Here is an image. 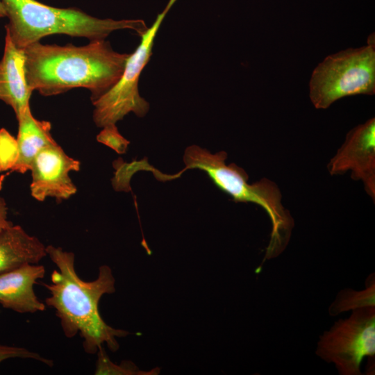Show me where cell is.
Wrapping results in <instances>:
<instances>
[{
    "label": "cell",
    "mask_w": 375,
    "mask_h": 375,
    "mask_svg": "<svg viewBox=\"0 0 375 375\" xmlns=\"http://www.w3.org/2000/svg\"><path fill=\"white\" fill-rule=\"evenodd\" d=\"M331 175L351 172L363 183L367 194L375 200V119L351 130L342 145L327 165Z\"/></svg>",
    "instance_id": "8"
},
{
    "label": "cell",
    "mask_w": 375,
    "mask_h": 375,
    "mask_svg": "<svg viewBox=\"0 0 375 375\" xmlns=\"http://www.w3.org/2000/svg\"><path fill=\"white\" fill-rule=\"evenodd\" d=\"M6 17V12L4 6L0 0V17Z\"/></svg>",
    "instance_id": "21"
},
{
    "label": "cell",
    "mask_w": 375,
    "mask_h": 375,
    "mask_svg": "<svg viewBox=\"0 0 375 375\" xmlns=\"http://www.w3.org/2000/svg\"><path fill=\"white\" fill-rule=\"evenodd\" d=\"M12 225L8 219V207L5 199L0 195V233Z\"/></svg>",
    "instance_id": "19"
},
{
    "label": "cell",
    "mask_w": 375,
    "mask_h": 375,
    "mask_svg": "<svg viewBox=\"0 0 375 375\" xmlns=\"http://www.w3.org/2000/svg\"><path fill=\"white\" fill-rule=\"evenodd\" d=\"M32 92L26 79L24 50L17 47L6 33L0 61V100L12 108L17 117L30 106Z\"/></svg>",
    "instance_id": "11"
},
{
    "label": "cell",
    "mask_w": 375,
    "mask_h": 375,
    "mask_svg": "<svg viewBox=\"0 0 375 375\" xmlns=\"http://www.w3.org/2000/svg\"><path fill=\"white\" fill-rule=\"evenodd\" d=\"M97 140L118 154H124L130 144V142L120 134L115 124L103 126L102 131L97 135Z\"/></svg>",
    "instance_id": "17"
},
{
    "label": "cell",
    "mask_w": 375,
    "mask_h": 375,
    "mask_svg": "<svg viewBox=\"0 0 375 375\" xmlns=\"http://www.w3.org/2000/svg\"><path fill=\"white\" fill-rule=\"evenodd\" d=\"M6 17V33L19 49L52 34H65L92 40H104L117 30H133L142 35L148 29L142 19H99L76 8L49 6L37 0H1Z\"/></svg>",
    "instance_id": "4"
},
{
    "label": "cell",
    "mask_w": 375,
    "mask_h": 375,
    "mask_svg": "<svg viewBox=\"0 0 375 375\" xmlns=\"http://www.w3.org/2000/svg\"><path fill=\"white\" fill-rule=\"evenodd\" d=\"M97 353L98 357L94 371L96 375H156L160 372L158 367L149 372L141 371L133 362L130 361H124L120 365H117L109 359L103 347L99 348Z\"/></svg>",
    "instance_id": "15"
},
{
    "label": "cell",
    "mask_w": 375,
    "mask_h": 375,
    "mask_svg": "<svg viewBox=\"0 0 375 375\" xmlns=\"http://www.w3.org/2000/svg\"><path fill=\"white\" fill-rule=\"evenodd\" d=\"M227 153L221 151L212 153L197 145L188 147L183 155L185 167L175 174H164L155 167L150 169L155 178L161 182L177 178L187 169H199L208 175L222 192L230 195L235 202L253 203L267 213L272 231L263 261L278 256L286 248L294 226L292 217L281 202L282 195L277 185L263 178L249 183V176L235 163L226 165Z\"/></svg>",
    "instance_id": "3"
},
{
    "label": "cell",
    "mask_w": 375,
    "mask_h": 375,
    "mask_svg": "<svg viewBox=\"0 0 375 375\" xmlns=\"http://www.w3.org/2000/svg\"><path fill=\"white\" fill-rule=\"evenodd\" d=\"M81 162L69 156L56 142L42 149L33 159L30 171L31 196L39 201L54 197L69 199L77 192L69 173L78 172Z\"/></svg>",
    "instance_id": "9"
},
{
    "label": "cell",
    "mask_w": 375,
    "mask_h": 375,
    "mask_svg": "<svg viewBox=\"0 0 375 375\" xmlns=\"http://www.w3.org/2000/svg\"><path fill=\"white\" fill-rule=\"evenodd\" d=\"M45 274L43 265L26 264L0 274V304L19 313L45 310V304L36 296L33 286Z\"/></svg>",
    "instance_id": "10"
},
{
    "label": "cell",
    "mask_w": 375,
    "mask_h": 375,
    "mask_svg": "<svg viewBox=\"0 0 375 375\" xmlns=\"http://www.w3.org/2000/svg\"><path fill=\"white\" fill-rule=\"evenodd\" d=\"M369 306H375L374 273L367 278L365 289L362 290H355L351 288L341 290L330 305L328 311L330 316L335 317L344 312Z\"/></svg>",
    "instance_id": "14"
},
{
    "label": "cell",
    "mask_w": 375,
    "mask_h": 375,
    "mask_svg": "<svg viewBox=\"0 0 375 375\" xmlns=\"http://www.w3.org/2000/svg\"><path fill=\"white\" fill-rule=\"evenodd\" d=\"M23 50L26 79L32 92L49 97L83 88L91 92L92 101L118 81L130 56L115 51L104 40L81 47L39 41Z\"/></svg>",
    "instance_id": "1"
},
{
    "label": "cell",
    "mask_w": 375,
    "mask_h": 375,
    "mask_svg": "<svg viewBox=\"0 0 375 375\" xmlns=\"http://www.w3.org/2000/svg\"><path fill=\"white\" fill-rule=\"evenodd\" d=\"M17 119V158L11 172L24 174L30 170L33 159L42 149L56 142L51 134V123L35 119L30 106L21 112Z\"/></svg>",
    "instance_id": "13"
},
{
    "label": "cell",
    "mask_w": 375,
    "mask_h": 375,
    "mask_svg": "<svg viewBox=\"0 0 375 375\" xmlns=\"http://www.w3.org/2000/svg\"><path fill=\"white\" fill-rule=\"evenodd\" d=\"M46 252L58 269L52 272L49 283H42L50 293L44 301L55 310L64 335L72 338L79 333L84 351L89 354L96 353L104 343L116 351L119 347L116 338L129 333L110 326L99 313L101 297L115 292L110 267L100 266L97 278L85 281L76 271L73 252L53 245L47 246Z\"/></svg>",
    "instance_id": "2"
},
{
    "label": "cell",
    "mask_w": 375,
    "mask_h": 375,
    "mask_svg": "<svg viewBox=\"0 0 375 375\" xmlns=\"http://www.w3.org/2000/svg\"><path fill=\"white\" fill-rule=\"evenodd\" d=\"M176 1L169 0L152 26L140 36V44L130 54L118 81L99 98L92 101L94 106L92 117L97 126L103 128L108 124H115L131 112L142 117L149 111V103L139 94V78L150 60L158 31Z\"/></svg>",
    "instance_id": "6"
},
{
    "label": "cell",
    "mask_w": 375,
    "mask_h": 375,
    "mask_svg": "<svg viewBox=\"0 0 375 375\" xmlns=\"http://www.w3.org/2000/svg\"><path fill=\"white\" fill-rule=\"evenodd\" d=\"M17 158V139L4 128L0 130V172L10 169Z\"/></svg>",
    "instance_id": "16"
},
{
    "label": "cell",
    "mask_w": 375,
    "mask_h": 375,
    "mask_svg": "<svg viewBox=\"0 0 375 375\" xmlns=\"http://www.w3.org/2000/svg\"><path fill=\"white\" fill-rule=\"evenodd\" d=\"M46 256L44 244L19 225L12 224L0 233V274L38 264Z\"/></svg>",
    "instance_id": "12"
},
{
    "label": "cell",
    "mask_w": 375,
    "mask_h": 375,
    "mask_svg": "<svg viewBox=\"0 0 375 375\" xmlns=\"http://www.w3.org/2000/svg\"><path fill=\"white\" fill-rule=\"evenodd\" d=\"M315 353L333 363L340 375H362V360L375 355V306L353 310L336 321L319 336Z\"/></svg>",
    "instance_id": "7"
},
{
    "label": "cell",
    "mask_w": 375,
    "mask_h": 375,
    "mask_svg": "<svg viewBox=\"0 0 375 375\" xmlns=\"http://www.w3.org/2000/svg\"><path fill=\"white\" fill-rule=\"evenodd\" d=\"M365 374L368 375L374 374V356L368 357V362L366 366Z\"/></svg>",
    "instance_id": "20"
},
{
    "label": "cell",
    "mask_w": 375,
    "mask_h": 375,
    "mask_svg": "<svg viewBox=\"0 0 375 375\" xmlns=\"http://www.w3.org/2000/svg\"><path fill=\"white\" fill-rule=\"evenodd\" d=\"M10 358L33 359L49 367L53 365L52 360L42 357L39 353L29 351L26 348L0 344V363Z\"/></svg>",
    "instance_id": "18"
},
{
    "label": "cell",
    "mask_w": 375,
    "mask_h": 375,
    "mask_svg": "<svg viewBox=\"0 0 375 375\" xmlns=\"http://www.w3.org/2000/svg\"><path fill=\"white\" fill-rule=\"evenodd\" d=\"M374 92V33L369 36L366 46L327 56L314 69L310 81V99L317 109L328 108L344 97Z\"/></svg>",
    "instance_id": "5"
}]
</instances>
